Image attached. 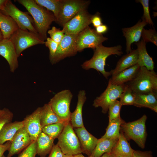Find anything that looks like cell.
Segmentation results:
<instances>
[{
    "label": "cell",
    "instance_id": "cell-11",
    "mask_svg": "<svg viewBox=\"0 0 157 157\" xmlns=\"http://www.w3.org/2000/svg\"><path fill=\"white\" fill-rule=\"evenodd\" d=\"M89 1L62 0L58 19L56 22L63 26L80 10L87 8L90 4Z\"/></svg>",
    "mask_w": 157,
    "mask_h": 157
},
{
    "label": "cell",
    "instance_id": "cell-27",
    "mask_svg": "<svg viewBox=\"0 0 157 157\" xmlns=\"http://www.w3.org/2000/svg\"><path fill=\"white\" fill-rule=\"evenodd\" d=\"M119 138H100L91 156L99 157L106 153H110Z\"/></svg>",
    "mask_w": 157,
    "mask_h": 157
},
{
    "label": "cell",
    "instance_id": "cell-12",
    "mask_svg": "<svg viewBox=\"0 0 157 157\" xmlns=\"http://www.w3.org/2000/svg\"><path fill=\"white\" fill-rule=\"evenodd\" d=\"M78 34H65L59 44L56 51L53 57L50 60L52 64H55L66 57L76 55V40Z\"/></svg>",
    "mask_w": 157,
    "mask_h": 157
},
{
    "label": "cell",
    "instance_id": "cell-21",
    "mask_svg": "<svg viewBox=\"0 0 157 157\" xmlns=\"http://www.w3.org/2000/svg\"><path fill=\"white\" fill-rule=\"evenodd\" d=\"M86 99V92L84 90H80L78 94V101L75 110L71 113V123L73 128H78L84 126L82 119V109Z\"/></svg>",
    "mask_w": 157,
    "mask_h": 157
},
{
    "label": "cell",
    "instance_id": "cell-6",
    "mask_svg": "<svg viewBox=\"0 0 157 157\" xmlns=\"http://www.w3.org/2000/svg\"><path fill=\"white\" fill-rule=\"evenodd\" d=\"M73 128L69 122L58 138L57 144L64 154L74 155L82 153L80 142Z\"/></svg>",
    "mask_w": 157,
    "mask_h": 157
},
{
    "label": "cell",
    "instance_id": "cell-4",
    "mask_svg": "<svg viewBox=\"0 0 157 157\" xmlns=\"http://www.w3.org/2000/svg\"><path fill=\"white\" fill-rule=\"evenodd\" d=\"M147 119L143 115L138 119L132 122H124L120 126V129L127 140H134L142 149L145 147L147 137L145 123Z\"/></svg>",
    "mask_w": 157,
    "mask_h": 157
},
{
    "label": "cell",
    "instance_id": "cell-48",
    "mask_svg": "<svg viewBox=\"0 0 157 157\" xmlns=\"http://www.w3.org/2000/svg\"><path fill=\"white\" fill-rule=\"evenodd\" d=\"M72 157H86L84 156L81 153L73 155Z\"/></svg>",
    "mask_w": 157,
    "mask_h": 157
},
{
    "label": "cell",
    "instance_id": "cell-23",
    "mask_svg": "<svg viewBox=\"0 0 157 157\" xmlns=\"http://www.w3.org/2000/svg\"><path fill=\"white\" fill-rule=\"evenodd\" d=\"M19 28L13 18L0 10V30L3 39H9L12 35Z\"/></svg>",
    "mask_w": 157,
    "mask_h": 157
},
{
    "label": "cell",
    "instance_id": "cell-17",
    "mask_svg": "<svg viewBox=\"0 0 157 157\" xmlns=\"http://www.w3.org/2000/svg\"><path fill=\"white\" fill-rule=\"evenodd\" d=\"M0 55L7 61L10 72H14L18 67V57L10 39H3L0 42Z\"/></svg>",
    "mask_w": 157,
    "mask_h": 157
},
{
    "label": "cell",
    "instance_id": "cell-3",
    "mask_svg": "<svg viewBox=\"0 0 157 157\" xmlns=\"http://www.w3.org/2000/svg\"><path fill=\"white\" fill-rule=\"evenodd\" d=\"M125 84L135 94L157 92V75L154 70L140 67L134 78Z\"/></svg>",
    "mask_w": 157,
    "mask_h": 157
},
{
    "label": "cell",
    "instance_id": "cell-46",
    "mask_svg": "<svg viewBox=\"0 0 157 157\" xmlns=\"http://www.w3.org/2000/svg\"><path fill=\"white\" fill-rule=\"evenodd\" d=\"M8 0H0V10L2 11Z\"/></svg>",
    "mask_w": 157,
    "mask_h": 157
},
{
    "label": "cell",
    "instance_id": "cell-13",
    "mask_svg": "<svg viewBox=\"0 0 157 157\" xmlns=\"http://www.w3.org/2000/svg\"><path fill=\"white\" fill-rule=\"evenodd\" d=\"M92 15L86 9H83L64 25L62 30L65 34H78L91 24Z\"/></svg>",
    "mask_w": 157,
    "mask_h": 157
},
{
    "label": "cell",
    "instance_id": "cell-30",
    "mask_svg": "<svg viewBox=\"0 0 157 157\" xmlns=\"http://www.w3.org/2000/svg\"><path fill=\"white\" fill-rule=\"evenodd\" d=\"M124 122L120 117L109 122L108 126L106 129V133L101 138H119L120 135L121 125Z\"/></svg>",
    "mask_w": 157,
    "mask_h": 157
},
{
    "label": "cell",
    "instance_id": "cell-44",
    "mask_svg": "<svg viewBox=\"0 0 157 157\" xmlns=\"http://www.w3.org/2000/svg\"><path fill=\"white\" fill-rule=\"evenodd\" d=\"M11 142L8 141L3 144H0V157H1L5 151L8 150L10 147Z\"/></svg>",
    "mask_w": 157,
    "mask_h": 157
},
{
    "label": "cell",
    "instance_id": "cell-26",
    "mask_svg": "<svg viewBox=\"0 0 157 157\" xmlns=\"http://www.w3.org/2000/svg\"><path fill=\"white\" fill-rule=\"evenodd\" d=\"M24 127L23 121H16L5 124L0 132V144L11 142L17 132Z\"/></svg>",
    "mask_w": 157,
    "mask_h": 157
},
{
    "label": "cell",
    "instance_id": "cell-24",
    "mask_svg": "<svg viewBox=\"0 0 157 157\" xmlns=\"http://www.w3.org/2000/svg\"><path fill=\"white\" fill-rule=\"evenodd\" d=\"M135 44L137 46L138 55L137 64L140 67H144L149 70L154 71V63L147 53L146 43L142 40Z\"/></svg>",
    "mask_w": 157,
    "mask_h": 157
},
{
    "label": "cell",
    "instance_id": "cell-20",
    "mask_svg": "<svg viewBox=\"0 0 157 157\" xmlns=\"http://www.w3.org/2000/svg\"><path fill=\"white\" fill-rule=\"evenodd\" d=\"M134 94L135 101L133 106L139 108H147L157 113V92Z\"/></svg>",
    "mask_w": 157,
    "mask_h": 157
},
{
    "label": "cell",
    "instance_id": "cell-31",
    "mask_svg": "<svg viewBox=\"0 0 157 157\" xmlns=\"http://www.w3.org/2000/svg\"><path fill=\"white\" fill-rule=\"evenodd\" d=\"M69 122L55 123L47 125L42 128V132L54 140L58 138L66 125Z\"/></svg>",
    "mask_w": 157,
    "mask_h": 157
},
{
    "label": "cell",
    "instance_id": "cell-7",
    "mask_svg": "<svg viewBox=\"0 0 157 157\" xmlns=\"http://www.w3.org/2000/svg\"><path fill=\"white\" fill-rule=\"evenodd\" d=\"M9 39L13 43L18 57L26 49L45 43L38 34L20 28L16 31Z\"/></svg>",
    "mask_w": 157,
    "mask_h": 157
},
{
    "label": "cell",
    "instance_id": "cell-33",
    "mask_svg": "<svg viewBox=\"0 0 157 157\" xmlns=\"http://www.w3.org/2000/svg\"><path fill=\"white\" fill-rule=\"evenodd\" d=\"M126 85L125 89L120 97L119 101L122 106L133 105L135 101L134 93L126 84Z\"/></svg>",
    "mask_w": 157,
    "mask_h": 157
},
{
    "label": "cell",
    "instance_id": "cell-36",
    "mask_svg": "<svg viewBox=\"0 0 157 157\" xmlns=\"http://www.w3.org/2000/svg\"><path fill=\"white\" fill-rule=\"evenodd\" d=\"M137 2L140 3L142 6L143 9V14L142 19L144 20L150 25L153 26L154 24L150 15L149 0H138Z\"/></svg>",
    "mask_w": 157,
    "mask_h": 157
},
{
    "label": "cell",
    "instance_id": "cell-8",
    "mask_svg": "<svg viewBox=\"0 0 157 157\" xmlns=\"http://www.w3.org/2000/svg\"><path fill=\"white\" fill-rule=\"evenodd\" d=\"M1 11L13 18L19 28L38 34L35 28L33 18L29 13L21 11L11 1L8 0L3 10Z\"/></svg>",
    "mask_w": 157,
    "mask_h": 157
},
{
    "label": "cell",
    "instance_id": "cell-9",
    "mask_svg": "<svg viewBox=\"0 0 157 157\" xmlns=\"http://www.w3.org/2000/svg\"><path fill=\"white\" fill-rule=\"evenodd\" d=\"M126 86V84L114 85L109 81L104 91L94 100L93 106L95 108L101 107L102 113L104 114L106 113L110 105L117 99L120 98Z\"/></svg>",
    "mask_w": 157,
    "mask_h": 157
},
{
    "label": "cell",
    "instance_id": "cell-45",
    "mask_svg": "<svg viewBox=\"0 0 157 157\" xmlns=\"http://www.w3.org/2000/svg\"><path fill=\"white\" fill-rule=\"evenodd\" d=\"M95 30L97 32L100 34L106 33L108 30V26L105 24H102L95 28Z\"/></svg>",
    "mask_w": 157,
    "mask_h": 157
},
{
    "label": "cell",
    "instance_id": "cell-22",
    "mask_svg": "<svg viewBox=\"0 0 157 157\" xmlns=\"http://www.w3.org/2000/svg\"><path fill=\"white\" fill-rule=\"evenodd\" d=\"M140 67L137 64L115 75L112 76L109 81L112 84L114 85L125 84L134 78Z\"/></svg>",
    "mask_w": 157,
    "mask_h": 157
},
{
    "label": "cell",
    "instance_id": "cell-47",
    "mask_svg": "<svg viewBox=\"0 0 157 157\" xmlns=\"http://www.w3.org/2000/svg\"><path fill=\"white\" fill-rule=\"evenodd\" d=\"M88 157H94L91 156H89ZM99 157H115L111 153H106L103 154L101 156Z\"/></svg>",
    "mask_w": 157,
    "mask_h": 157
},
{
    "label": "cell",
    "instance_id": "cell-1",
    "mask_svg": "<svg viewBox=\"0 0 157 157\" xmlns=\"http://www.w3.org/2000/svg\"><path fill=\"white\" fill-rule=\"evenodd\" d=\"M24 7L32 16L35 28L41 38L44 41L47 33L52 23L56 22L53 13L36 3L34 0H17Z\"/></svg>",
    "mask_w": 157,
    "mask_h": 157
},
{
    "label": "cell",
    "instance_id": "cell-18",
    "mask_svg": "<svg viewBox=\"0 0 157 157\" xmlns=\"http://www.w3.org/2000/svg\"><path fill=\"white\" fill-rule=\"evenodd\" d=\"M147 24L144 20H139L134 26L122 29L123 36L126 42V51L129 53L132 50L131 45L134 42H138L141 37L142 32L144 27Z\"/></svg>",
    "mask_w": 157,
    "mask_h": 157
},
{
    "label": "cell",
    "instance_id": "cell-19",
    "mask_svg": "<svg viewBox=\"0 0 157 157\" xmlns=\"http://www.w3.org/2000/svg\"><path fill=\"white\" fill-rule=\"evenodd\" d=\"M138 58L137 49L132 50L129 53L123 56L119 60L115 69L110 71L111 75H115L137 64Z\"/></svg>",
    "mask_w": 157,
    "mask_h": 157
},
{
    "label": "cell",
    "instance_id": "cell-35",
    "mask_svg": "<svg viewBox=\"0 0 157 157\" xmlns=\"http://www.w3.org/2000/svg\"><path fill=\"white\" fill-rule=\"evenodd\" d=\"M141 37L142 40L146 43L151 42L157 46V33L155 29L142 30Z\"/></svg>",
    "mask_w": 157,
    "mask_h": 157
},
{
    "label": "cell",
    "instance_id": "cell-25",
    "mask_svg": "<svg viewBox=\"0 0 157 157\" xmlns=\"http://www.w3.org/2000/svg\"><path fill=\"white\" fill-rule=\"evenodd\" d=\"M133 149L131 147L123 133L121 131L116 144L112 149L111 153L115 157H132Z\"/></svg>",
    "mask_w": 157,
    "mask_h": 157
},
{
    "label": "cell",
    "instance_id": "cell-52",
    "mask_svg": "<svg viewBox=\"0 0 157 157\" xmlns=\"http://www.w3.org/2000/svg\"><path fill=\"white\" fill-rule=\"evenodd\" d=\"M1 157H6L4 155H3Z\"/></svg>",
    "mask_w": 157,
    "mask_h": 157
},
{
    "label": "cell",
    "instance_id": "cell-51",
    "mask_svg": "<svg viewBox=\"0 0 157 157\" xmlns=\"http://www.w3.org/2000/svg\"><path fill=\"white\" fill-rule=\"evenodd\" d=\"M115 157H122V156H115Z\"/></svg>",
    "mask_w": 157,
    "mask_h": 157
},
{
    "label": "cell",
    "instance_id": "cell-29",
    "mask_svg": "<svg viewBox=\"0 0 157 157\" xmlns=\"http://www.w3.org/2000/svg\"><path fill=\"white\" fill-rule=\"evenodd\" d=\"M40 119L42 128L50 124L65 122L57 116L48 104H45L41 107Z\"/></svg>",
    "mask_w": 157,
    "mask_h": 157
},
{
    "label": "cell",
    "instance_id": "cell-16",
    "mask_svg": "<svg viewBox=\"0 0 157 157\" xmlns=\"http://www.w3.org/2000/svg\"><path fill=\"white\" fill-rule=\"evenodd\" d=\"M75 131L80 142L82 153L90 156L99 139L90 133L84 126L75 128Z\"/></svg>",
    "mask_w": 157,
    "mask_h": 157
},
{
    "label": "cell",
    "instance_id": "cell-43",
    "mask_svg": "<svg viewBox=\"0 0 157 157\" xmlns=\"http://www.w3.org/2000/svg\"><path fill=\"white\" fill-rule=\"evenodd\" d=\"M132 157H153L151 151H142L133 149Z\"/></svg>",
    "mask_w": 157,
    "mask_h": 157
},
{
    "label": "cell",
    "instance_id": "cell-10",
    "mask_svg": "<svg viewBox=\"0 0 157 157\" xmlns=\"http://www.w3.org/2000/svg\"><path fill=\"white\" fill-rule=\"evenodd\" d=\"M103 35L97 33L95 29L88 26L78 34L76 40V48L81 52L84 49H95L108 40Z\"/></svg>",
    "mask_w": 157,
    "mask_h": 157
},
{
    "label": "cell",
    "instance_id": "cell-34",
    "mask_svg": "<svg viewBox=\"0 0 157 157\" xmlns=\"http://www.w3.org/2000/svg\"><path fill=\"white\" fill-rule=\"evenodd\" d=\"M122 106L120 101L117 100L110 105L108 109L109 122L120 117V112Z\"/></svg>",
    "mask_w": 157,
    "mask_h": 157
},
{
    "label": "cell",
    "instance_id": "cell-28",
    "mask_svg": "<svg viewBox=\"0 0 157 157\" xmlns=\"http://www.w3.org/2000/svg\"><path fill=\"white\" fill-rule=\"evenodd\" d=\"M54 140L43 132L36 139L37 154L40 157H45L49 154L54 145Z\"/></svg>",
    "mask_w": 157,
    "mask_h": 157
},
{
    "label": "cell",
    "instance_id": "cell-38",
    "mask_svg": "<svg viewBox=\"0 0 157 157\" xmlns=\"http://www.w3.org/2000/svg\"><path fill=\"white\" fill-rule=\"evenodd\" d=\"M37 154L36 140L33 141L19 154L18 157H35Z\"/></svg>",
    "mask_w": 157,
    "mask_h": 157
},
{
    "label": "cell",
    "instance_id": "cell-32",
    "mask_svg": "<svg viewBox=\"0 0 157 157\" xmlns=\"http://www.w3.org/2000/svg\"><path fill=\"white\" fill-rule=\"evenodd\" d=\"M38 5L51 11L58 19L61 7L62 0H34Z\"/></svg>",
    "mask_w": 157,
    "mask_h": 157
},
{
    "label": "cell",
    "instance_id": "cell-42",
    "mask_svg": "<svg viewBox=\"0 0 157 157\" xmlns=\"http://www.w3.org/2000/svg\"><path fill=\"white\" fill-rule=\"evenodd\" d=\"M91 22L95 28L103 24L99 13L97 12L92 15Z\"/></svg>",
    "mask_w": 157,
    "mask_h": 157
},
{
    "label": "cell",
    "instance_id": "cell-53",
    "mask_svg": "<svg viewBox=\"0 0 157 157\" xmlns=\"http://www.w3.org/2000/svg\"><path fill=\"white\" fill-rule=\"evenodd\" d=\"M1 110L0 109V112Z\"/></svg>",
    "mask_w": 157,
    "mask_h": 157
},
{
    "label": "cell",
    "instance_id": "cell-14",
    "mask_svg": "<svg viewBox=\"0 0 157 157\" xmlns=\"http://www.w3.org/2000/svg\"><path fill=\"white\" fill-rule=\"evenodd\" d=\"M41 110V107H38L31 114L27 116L23 120L24 127L32 141H36L42 132L40 119Z\"/></svg>",
    "mask_w": 157,
    "mask_h": 157
},
{
    "label": "cell",
    "instance_id": "cell-40",
    "mask_svg": "<svg viewBox=\"0 0 157 157\" xmlns=\"http://www.w3.org/2000/svg\"><path fill=\"white\" fill-rule=\"evenodd\" d=\"M45 42V46L48 47L49 51V59H51L55 55L57 49L58 44L56 42L50 38H47Z\"/></svg>",
    "mask_w": 157,
    "mask_h": 157
},
{
    "label": "cell",
    "instance_id": "cell-37",
    "mask_svg": "<svg viewBox=\"0 0 157 157\" xmlns=\"http://www.w3.org/2000/svg\"><path fill=\"white\" fill-rule=\"evenodd\" d=\"M13 115L9 109L4 108L0 112V132L3 126L6 123L12 122Z\"/></svg>",
    "mask_w": 157,
    "mask_h": 157
},
{
    "label": "cell",
    "instance_id": "cell-50",
    "mask_svg": "<svg viewBox=\"0 0 157 157\" xmlns=\"http://www.w3.org/2000/svg\"><path fill=\"white\" fill-rule=\"evenodd\" d=\"M73 155L69 154H64L63 157H72Z\"/></svg>",
    "mask_w": 157,
    "mask_h": 157
},
{
    "label": "cell",
    "instance_id": "cell-5",
    "mask_svg": "<svg viewBox=\"0 0 157 157\" xmlns=\"http://www.w3.org/2000/svg\"><path fill=\"white\" fill-rule=\"evenodd\" d=\"M72 97L69 90H64L56 94L48 103L54 113L64 122L70 121V105Z\"/></svg>",
    "mask_w": 157,
    "mask_h": 157
},
{
    "label": "cell",
    "instance_id": "cell-2",
    "mask_svg": "<svg viewBox=\"0 0 157 157\" xmlns=\"http://www.w3.org/2000/svg\"><path fill=\"white\" fill-rule=\"evenodd\" d=\"M123 53L122 47L121 45L108 47L101 44L94 49L92 57L84 62L81 66L83 69L87 70L90 69H94L100 72L107 79L111 74L110 72L106 71L105 70L106 59L111 55H116L120 56Z\"/></svg>",
    "mask_w": 157,
    "mask_h": 157
},
{
    "label": "cell",
    "instance_id": "cell-41",
    "mask_svg": "<svg viewBox=\"0 0 157 157\" xmlns=\"http://www.w3.org/2000/svg\"><path fill=\"white\" fill-rule=\"evenodd\" d=\"M64 154L57 144L54 145L48 157H63Z\"/></svg>",
    "mask_w": 157,
    "mask_h": 157
},
{
    "label": "cell",
    "instance_id": "cell-15",
    "mask_svg": "<svg viewBox=\"0 0 157 157\" xmlns=\"http://www.w3.org/2000/svg\"><path fill=\"white\" fill-rule=\"evenodd\" d=\"M32 142L25 128L23 127L21 128L17 132L13 139L7 157H11L19 153Z\"/></svg>",
    "mask_w": 157,
    "mask_h": 157
},
{
    "label": "cell",
    "instance_id": "cell-39",
    "mask_svg": "<svg viewBox=\"0 0 157 157\" xmlns=\"http://www.w3.org/2000/svg\"><path fill=\"white\" fill-rule=\"evenodd\" d=\"M50 38L59 44L62 40L65 33L63 31L58 28L55 26H53L47 32Z\"/></svg>",
    "mask_w": 157,
    "mask_h": 157
},
{
    "label": "cell",
    "instance_id": "cell-49",
    "mask_svg": "<svg viewBox=\"0 0 157 157\" xmlns=\"http://www.w3.org/2000/svg\"><path fill=\"white\" fill-rule=\"evenodd\" d=\"M3 39L2 34L0 30V42Z\"/></svg>",
    "mask_w": 157,
    "mask_h": 157
}]
</instances>
